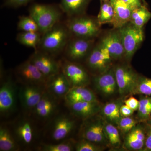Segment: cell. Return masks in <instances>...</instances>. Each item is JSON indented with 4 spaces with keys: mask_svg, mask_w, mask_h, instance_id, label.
Wrapping results in <instances>:
<instances>
[{
    "mask_svg": "<svg viewBox=\"0 0 151 151\" xmlns=\"http://www.w3.org/2000/svg\"><path fill=\"white\" fill-rule=\"evenodd\" d=\"M20 146L17 141L12 131L5 125L0 127V151H17Z\"/></svg>",
    "mask_w": 151,
    "mask_h": 151,
    "instance_id": "cb8c5ba5",
    "label": "cell"
},
{
    "mask_svg": "<svg viewBox=\"0 0 151 151\" xmlns=\"http://www.w3.org/2000/svg\"><path fill=\"white\" fill-rule=\"evenodd\" d=\"M75 145L71 141L65 140L56 144H42L37 150L41 151H71L75 149Z\"/></svg>",
    "mask_w": 151,
    "mask_h": 151,
    "instance_id": "f1b7e54d",
    "label": "cell"
},
{
    "mask_svg": "<svg viewBox=\"0 0 151 151\" xmlns=\"http://www.w3.org/2000/svg\"><path fill=\"white\" fill-rule=\"evenodd\" d=\"M69 109L75 116L82 118L88 119L97 114L100 109L98 102H80L68 103Z\"/></svg>",
    "mask_w": 151,
    "mask_h": 151,
    "instance_id": "7402d4cb",
    "label": "cell"
},
{
    "mask_svg": "<svg viewBox=\"0 0 151 151\" xmlns=\"http://www.w3.org/2000/svg\"><path fill=\"white\" fill-rule=\"evenodd\" d=\"M104 123L100 120L87 122L82 129V139L100 145L105 143L107 139L104 129Z\"/></svg>",
    "mask_w": 151,
    "mask_h": 151,
    "instance_id": "9a60e30c",
    "label": "cell"
},
{
    "mask_svg": "<svg viewBox=\"0 0 151 151\" xmlns=\"http://www.w3.org/2000/svg\"><path fill=\"white\" fill-rule=\"evenodd\" d=\"M145 144L143 151H151V126L147 124Z\"/></svg>",
    "mask_w": 151,
    "mask_h": 151,
    "instance_id": "8d00e7d4",
    "label": "cell"
},
{
    "mask_svg": "<svg viewBox=\"0 0 151 151\" xmlns=\"http://www.w3.org/2000/svg\"><path fill=\"white\" fill-rule=\"evenodd\" d=\"M114 10L111 23L114 27L120 28L130 22L133 10L122 0H110Z\"/></svg>",
    "mask_w": 151,
    "mask_h": 151,
    "instance_id": "ffe728a7",
    "label": "cell"
},
{
    "mask_svg": "<svg viewBox=\"0 0 151 151\" xmlns=\"http://www.w3.org/2000/svg\"><path fill=\"white\" fill-rule=\"evenodd\" d=\"M114 16V10L110 0L103 1L98 16L99 24L112 22Z\"/></svg>",
    "mask_w": 151,
    "mask_h": 151,
    "instance_id": "f546056e",
    "label": "cell"
},
{
    "mask_svg": "<svg viewBox=\"0 0 151 151\" xmlns=\"http://www.w3.org/2000/svg\"><path fill=\"white\" fill-rule=\"evenodd\" d=\"M146 124H148V125H150V126H151V116L150 117V118L147 120V122H146Z\"/></svg>",
    "mask_w": 151,
    "mask_h": 151,
    "instance_id": "b9f144b4",
    "label": "cell"
},
{
    "mask_svg": "<svg viewBox=\"0 0 151 151\" xmlns=\"http://www.w3.org/2000/svg\"><path fill=\"white\" fill-rule=\"evenodd\" d=\"M145 128L136 126L127 133L125 139L124 146L126 149L132 150H143L145 144Z\"/></svg>",
    "mask_w": 151,
    "mask_h": 151,
    "instance_id": "44dd1931",
    "label": "cell"
},
{
    "mask_svg": "<svg viewBox=\"0 0 151 151\" xmlns=\"http://www.w3.org/2000/svg\"><path fill=\"white\" fill-rule=\"evenodd\" d=\"M100 24L92 18L78 17L68 22L66 27L69 32L78 37L92 39L100 32Z\"/></svg>",
    "mask_w": 151,
    "mask_h": 151,
    "instance_id": "5b68a950",
    "label": "cell"
},
{
    "mask_svg": "<svg viewBox=\"0 0 151 151\" xmlns=\"http://www.w3.org/2000/svg\"><path fill=\"white\" fill-rule=\"evenodd\" d=\"M124 103L125 105H127L134 111H138L139 109V102L135 97H129L127 100H125Z\"/></svg>",
    "mask_w": 151,
    "mask_h": 151,
    "instance_id": "f35d334b",
    "label": "cell"
},
{
    "mask_svg": "<svg viewBox=\"0 0 151 151\" xmlns=\"http://www.w3.org/2000/svg\"><path fill=\"white\" fill-rule=\"evenodd\" d=\"M91 39L78 38L68 42L65 48V55L72 60L82 59L88 54L92 46Z\"/></svg>",
    "mask_w": 151,
    "mask_h": 151,
    "instance_id": "2e32d148",
    "label": "cell"
},
{
    "mask_svg": "<svg viewBox=\"0 0 151 151\" xmlns=\"http://www.w3.org/2000/svg\"><path fill=\"white\" fill-rule=\"evenodd\" d=\"M120 112L122 117H129L132 116L134 111L124 104L122 105L121 106Z\"/></svg>",
    "mask_w": 151,
    "mask_h": 151,
    "instance_id": "ab89813d",
    "label": "cell"
},
{
    "mask_svg": "<svg viewBox=\"0 0 151 151\" xmlns=\"http://www.w3.org/2000/svg\"><path fill=\"white\" fill-rule=\"evenodd\" d=\"M137 122L133 118L129 117H121L117 125L121 131L124 134H127L136 127Z\"/></svg>",
    "mask_w": 151,
    "mask_h": 151,
    "instance_id": "d590c367",
    "label": "cell"
},
{
    "mask_svg": "<svg viewBox=\"0 0 151 151\" xmlns=\"http://www.w3.org/2000/svg\"><path fill=\"white\" fill-rule=\"evenodd\" d=\"M64 99L66 104L85 101L98 102L93 92L83 86L71 87Z\"/></svg>",
    "mask_w": 151,
    "mask_h": 151,
    "instance_id": "603a6c76",
    "label": "cell"
},
{
    "mask_svg": "<svg viewBox=\"0 0 151 151\" xmlns=\"http://www.w3.org/2000/svg\"><path fill=\"white\" fill-rule=\"evenodd\" d=\"M104 131L108 142L115 147H118L121 143L120 135L118 129L113 124L104 123Z\"/></svg>",
    "mask_w": 151,
    "mask_h": 151,
    "instance_id": "4dcf8cb0",
    "label": "cell"
},
{
    "mask_svg": "<svg viewBox=\"0 0 151 151\" xmlns=\"http://www.w3.org/2000/svg\"><path fill=\"white\" fill-rule=\"evenodd\" d=\"M90 0H61L60 8L69 16L83 12Z\"/></svg>",
    "mask_w": 151,
    "mask_h": 151,
    "instance_id": "d4e9b609",
    "label": "cell"
},
{
    "mask_svg": "<svg viewBox=\"0 0 151 151\" xmlns=\"http://www.w3.org/2000/svg\"><path fill=\"white\" fill-rule=\"evenodd\" d=\"M61 70L71 85L86 86L89 83V77L86 70L80 65L69 61L61 64Z\"/></svg>",
    "mask_w": 151,
    "mask_h": 151,
    "instance_id": "30bf717a",
    "label": "cell"
},
{
    "mask_svg": "<svg viewBox=\"0 0 151 151\" xmlns=\"http://www.w3.org/2000/svg\"><path fill=\"white\" fill-rule=\"evenodd\" d=\"M29 16L36 22L42 34H44L58 23L61 13L58 9L48 5L34 4L29 9Z\"/></svg>",
    "mask_w": 151,
    "mask_h": 151,
    "instance_id": "6da1fadb",
    "label": "cell"
},
{
    "mask_svg": "<svg viewBox=\"0 0 151 151\" xmlns=\"http://www.w3.org/2000/svg\"><path fill=\"white\" fill-rule=\"evenodd\" d=\"M151 18V12L145 6H142L132 11L130 22L136 27L142 29Z\"/></svg>",
    "mask_w": 151,
    "mask_h": 151,
    "instance_id": "4316f807",
    "label": "cell"
},
{
    "mask_svg": "<svg viewBox=\"0 0 151 151\" xmlns=\"http://www.w3.org/2000/svg\"><path fill=\"white\" fill-rule=\"evenodd\" d=\"M71 86L64 74L61 71L47 79V91L58 99L64 98Z\"/></svg>",
    "mask_w": 151,
    "mask_h": 151,
    "instance_id": "e0dca14e",
    "label": "cell"
},
{
    "mask_svg": "<svg viewBox=\"0 0 151 151\" xmlns=\"http://www.w3.org/2000/svg\"><path fill=\"white\" fill-rule=\"evenodd\" d=\"M46 91V85L22 84L18 97L22 108L26 112L32 113Z\"/></svg>",
    "mask_w": 151,
    "mask_h": 151,
    "instance_id": "8992f818",
    "label": "cell"
},
{
    "mask_svg": "<svg viewBox=\"0 0 151 151\" xmlns=\"http://www.w3.org/2000/svg\"><path fill=\"white\" fill-rule=\"evenodd\" d=\"M119 31L125 50L124 56L127 59H131L144 40L142 29L136 27L131 23L120 28Z\"/></svg>",
    "mask_w": 151,
    "mask_h": 151,
    "instance_id": "3957f363",
    "label": "cell"
},
{
    "mask_svg": "<svg viewBox=\"0 0 151 151\" xmlns=\"http://www.w3.org/2000/svg\"><path fill=\"white\" fill-rule=\"evenodd\" d=\"M18 29L22 32H39V29L36 22L29 16L19 18Z\"/></svg>",
    "mask_w": 151,
    "mask_h": 151,
    "instance_id": "836d02e7",
    "label": "cell"
},
{
    "mask_svg": "<svg viewBox=\"0 0 151 151\" xmlns=\"http://www.w3.org/2000/svg\"><path fill=\"white\" fill-rule=\"evenodd\" d=\"M41 34L39 32H22L17 35V40L22 45L36 50L41 39Z\"/></svg>",
    "mask_w": 151,
    "mask_h": 151,
    "instance_id": "484cf974",
    "label": "cell"
},
{
    "mask_svg": "<svg viewBox=\"0 0 151 151\" xmlns=\"http://www.w3.org/2000/svg\"><path fill=\"white\" fill-rule=\"evenodd\" d=\"M95 88L105 95L114 94L118 89L114 69H108L94 78Z\"/></svg>",
    "mask_w": 151,
    "mask_h": 151,
    "instance_id": "ac0fdd59",
    "label": "cell"
},
{
    "mask_svg": "<svg viewBox=\"0 0 151 151\" xmlns=\"http://www.w3.org/2000/svg\"><path fill=\"white\" fill-rule=\"evenodd\" d=\"M73 119L65 115H61L55 119L50 129V137L55 142L66 140L75 127Z\"/></svg>",
    "mask_w": 151,
    "mask_h": 151,
    "instance_id": "5bb4252c",
    "label": "cell"
},
{
    "mask_svg": "<svg viewBox=\"0 0 151 151\" xmlns=\"http://www.w3.org/2000/svg\"><path fill=\"white\" fill-rule=\"evenodd\" d=\"M112 59L108 49L100 43L90 52L87 62L92 70L102 73L109 69Z\"/></svg>",
    "mask_w": 151,
    "mask_h": 151,
    "instance_id": "4fadbf2b",
    "label": "cell"
},
{
    "mask_svg": "<svg viewBox=\"0 0 151 151\" xmlns=\"http://www.w3.org/2000/svg\"><path fill=\"white\" fill-rule=\"evenodd\" d=\"M114 71L119 94L122 95L133 94L139 76L127 65H119L114 69Z\"/></svg>",
    "mask_w": 151,
    "mask_h": 151,
    "instance_id": "ba28073f",
    "label": "cell"
},
{
    "mask_svg": "<svg viewBox=\"0 0 151 151\" xmlns=\"http://www.w3.org/2000/svg\"><path fill=\"white\" fill-rule=\"evenodd\" d=\"M58 100V99L46 90L32 113L36 119L41 121L49 119L57 110Z\"/></svg>",
    "mask_w": 151,
    "mask_h": 151,
    "instance_id": "7c38bea8",
    "label": "cell"
},
{
    "mask_svg": "<svg viewBox=\"0 0 151 151\" xmlns=\"http://www.w3.org/2000/svg\"><path fill=\"white\" fill-rule=\"evenodd\" d=\"M75 150L76 151H101L103 150L99 145L84 139L76 144Z\"/></svg>",
    "mask_w": 151,
    "mask_h": 151,
    "instance_id": "e575fe53",
    "label": "cell"
},
{
    "mask_svg": "<svg viewBox=\"0 0 151 151\" xmlns=\"http://www.w3.org/2000/svg\"><path fill=\"white\" fill-rule=\"evenodd\" d=\"M100 43L108 49L112 59H119L125 55L124 46L119 30L109 32Z\"/></svg>",
    "mask_w": 151,
    "mask_h": 151,
    "instance_id": "d6986e66",
    "label": "cell"
},
{
    "mask_svg": "<svg viewBox=\"0 0 151 151\" xmlns=\"http://www.w3.org/2000/svg\"><path fill=\"white\" fill-rule=\"evenodd\" d=\"M121 102H112L107 103L102 109V113L109 121L117 124L121 118L120 108L122 104Z\"/></svg>",
    "mask_w": 151,
    "mask_h": 151,
    "instance_id": "83f0119b",
    "label": "cell"
},
{
    "mask_svg": "<svg viewBox=\"0 0 151 151\" xmlns=\"http://www.w3.org/2000/svg\"><path fill=\"white\" fill-rule=\"evenodd\" d=\"M69 32L66 26L57 24L42 35L39 45L42 51L48 54L57 53L67 45Z\"/></svg>",
    "mask_w": 151,
    "mask_h": 151,
    "instance_id": "7a4b0ae2",
    "label": "cell"
},
{
    "mask_svg": "<svg viewBox=\"0 0 151 151\" xmlns=\"http://www.w3.org/2000/svg\"><path fill=\"white\" fill-rule=\"evenodd\" d=\"M15 74L22 84L46 85L48 79L29 60L17 67Z\"/></svg>",
    "mask_w": 151,
    "mask_h": 151,
    "instance_id": "52a82bcc",
    "label": "cell"
},
{
    "mask_svg": "<svg viewBox=\"0 0 151 151\" xmlns=\"http://www.w3.org/2000/svg\"><path fill=\"white\" fill-rule=\"evenodd\" d=\"M12 132L19 145L29 147L35 140V126L29 119L24 118L19 120L14 124Z\"/></svg>",
    "mask_w": 151,
    "mask_h": 151,
    "instance_id": "8fae6325",
    "label": "cell"
},
{
    "mask_svg": "<svg viewBox=\"0 0 151 151\" xmlns=\"http://www.w3.org/2000/svg\"><path fill=\"white\" fill-rule=\"evenodd\" d=\"M141 1L143 2H145V0H141Z\"/></svg>",
    "mask_w": 151,
    "mask_h": 151,
    "instance_id": "7bdbcfd3",
    "label": "cell"
},
{
    "mask_svg": "<svg viewBox=\"0 0 151 151\" xmlns=\"http://www.w3.org/2000/svg\"><path fill=\"white\" fill-rule=\"evenodd\" d=\"M29 60L47 78L61 71V63L44 52L36 50Z\"/></svg>",
    "mask_w": 151,
    "mask_h": 151,
    "instance_id": "9c48e42d",
    "label": "cell"
},
{
    "mask_svg": "<svg viewBox=\"0 0 151 151\" xmlns=\"http://www.w3.org/2000/svg\"><path fill=\"white\" fill-rule=\"evenodd\" d=\"M151 96V78L139 76L136 88L132 94Z\"/></svg>",
    "mask_w": 151,
    "mask_h": 151,
    "instance_id": "d6a6232c",
    "label": "cell"
},
{
    "mask_svg": "<svg viewBox=\"0 0 151 151\" xmlns=\"http://www.w3.org/2000/svg\"><path fill=\"white\" fill-rule=\"evenodd\" d=\"M138 109V118L142 122H146L151 116V96L141 97Z\"/></svg>",
    "mask_w": 151,
    "mask_h": 151,
    "instance_id": "1f68e13d",
    "label": "cell"
},
{
    "mask_svg": "<svg viewBox=\"0 0 151 151\" xmlns=\"http://www.w3.org/2000/svg\"><path fill=\"white\" fill-rule=\"evenodd\" d=\"M31 0H5V5L11 7H18L26 4Z\"/></svg>",
    "mask_w": 151,
    "mask_h": 151,
    "instance_id": "74e56055",
    "label": "cell"
},
{
    "mask_svg": "<svg viewBox=\"0 0 151 151\" xmlns=\"http://www.w3.org/2000/svg\"><path fill=\"white\" fill-rule=\"evenodd\" d=\"M102 1H108V0H101Z\"/></svg>",
    "mask_w": 151,
    "mask_h": 151,
    "instance_id": "ee69618b",
    "label": "cell"
},
{
    "mask_svg": "<svg viewBox=\"0 0 151 151\" xmlns=\"http://www.w3.org/2000/svg\"><path fill=\"white\" fill-rule=\"evenodd\" d=\"M134 10L142 6L141 0H122Z\"/></svg>",
    "mask_w": 151,
    "mask_h": 151,
    "instance_id": "60d3db41",
    "label": "cell"
},
{
    "mask_svg": "<svg viewBox=\"0 0 151 151\" xmlns=\"http://www.w3.org/2000/svg\"><path fill=\"white\" fill-rule=\"evenodd\" d=\"M18 89L10 77L5 80L0 88V114L7 117L15 111Z\"/></svg>",
    "mask_w": 151,
    "mask_h": 151,
    "instance_id": "277c9868",
    "label": "cell"
}]
</instances>
